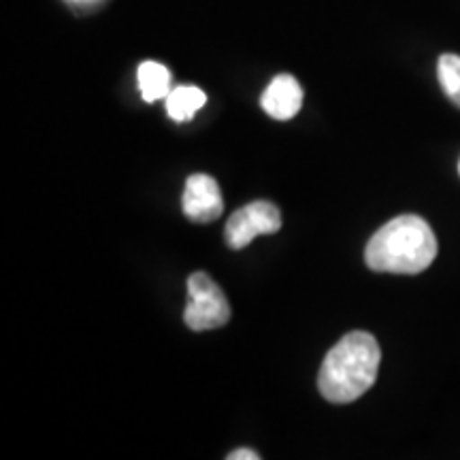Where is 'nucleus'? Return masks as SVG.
Masks as SVG:
<instances>
[{
	"mask_svg": "<svg viewBox=\"0 0 460 460\" xmlns=\"http://www.w3.org/2000/svg\"><path fill=\"white\" fill-rule=\"evenodd\" d=\"M437 77L454 105L460 107V56L444 54L437 62Z\"/></svg>",
	"mask_w": 460,
	"mask_h": 460,
	"instance_id": "obj_9",
	"label": "nucleus"
},
{
	"mask_svg": "<svg viewBox=\"0 0 460 460\" xmlns=\"http://www.w3.org/2000/svg\"><path fill=\"white\" fill-rule=\"evenodd\" d=\"M183 214H186L192 222L209 224L217 220L224 211V200L217 181L211 175H199L188 177L186 188H183L181 199Z\"/></svg>",
	"mask_w": 460,
	"mask_h": 460,
	"instance_id": "obj_5",
	"label": "nucleus"
},
{
	"mask_svg": "<svg viewBox=\"0 0 460 460\" xmlns=\"http://www.w3.org/2000/svg\"><path fill=\"white\" fill-rule=\"evenodd\" d=\"M139 90L143 101L156 102L171 94V73L160 62H143L139 66Z\"/></svg>",
	"mask_w": 460,
	"mask_h": 460,
	"instance_id": "obj_8",
	"label": "nucleus"
},
{
	"mask_svg": "<svg viewBox=\"0 0 460 460\" xmlns=\"http://www.w3.org/2000/svg\"><path fill=\"white\" fill-rule=\"evenodd\" d=\"M437 258V237L420 216H399L373 234L365 250L367 267L377 273L418 275Z\"/></svg>",
	"mask_w": 460,
	"mask_h": 460,
	"instance_id": "obj_2",
	"label": "nucleus"
},
{
	"mask_svg": "<svg viewBox=\"0 0 460 460\" xmlns=\"http://www.w3.org/2000/svg\"><path fill=\"white\" fill-rule=\"evenodd\" d=\"M228 460H258V454H254L252 450H234L228 454Z\"/></svg>",
	"mask_w": 460,
	"mask_h": 460,
	"instance_id": "obj_10",
	"label": "nucleus"
},
{
	"mask_svg": "<svg viewBox=\"0 0 460 460\" xmlns=\"http://www.w3.org/2000/svg\"><path fill=\"white\" fill-rule=\"evenodd\" d=\"M207 102L205 92L194 85H180V88L171 90L166 96V113L175 122H188L192 119L200 107Z\"/></svg>",
	"mask_w": 460,
	"mask_h": 460,
	"instance_id": "obj_7",
	"label": "nucleus"
},
{
	"mask_svg": "<svg viewBox=\"0 0 460 460\" xmlns=\"http://www.w3.org/2000/svg\"><path fill=\"white\" fill-rule=\"evenodd\" d=\"M261 105L273 119H292L301 111L303 88L292 75H278L262 92Z\"/></svg>",
	"mask_w": 460,
	"mask_h": 460,
	"instance_id": "obj_6",
	"label": "nucleus"
},
{
	"mask_svg": "<svg viewBox=\"0 0 460 460\" xmlns=\"http://www.w3.org/2000/svg\"><path fill=\"white\" fill-rule=\"evenodd\" d=\"M382 349L371 332L354 331L341 337L326 354L318 376V388L329 402H352L371 390L377 379Z\"/></svg>",
	"mask_w": 460,
	"mask_h": 460,
	"instance_id": "obj_1",
	"label": "nucleus"
},
{
	"mask_svg": "<svg viewBox=\"0 0 460 460\" xmlns=\"http://www.w3.org/2000/svg\"><path fill=\"white\" fill-rule=\"evenodd\" d=\"M281 228V211L269 200H256L234 211L226 222V243L243 250L258 234H273Z\"/></svg>",
	"mask_w": 460,
	"mask_h": 460,
	"instance_id": "obj_4",
	"label": "nucleus"
},
{
	"mask_svg": "<svg viewBox=\"0 0 460 460\" xmlns=\"http://www.w3.org/2000/svg\"><path fill=\"white\" fill-rule=\"evenodd\" d=\"M188 329L214 331L230 320V305L222 288L207 273H192L188 279V303L183 312Z\"/></svg>",
	"mask_w": 460,
	"mask_h": 460,
	"instance_id": "obj_3",
	"label": "nucleus"
},
{
	"mask_svg": "<svg viewBox=\"0 0 460 460\" xmlns=\"http://www.w3.org/2000/svg\"><path fill=\"white\" fill-rule=\"evenodd\" d=\"M458 171H460V164H458Z\"/></svg>",
	"mask_w": 460,
	"mask_h": 460,
	"instance_id": "obj_11",
	"label": "nucleus"
}]
</instances>
